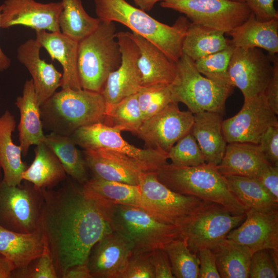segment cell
I'll return each instance as SVG.
<instances>
[{
	"instance_id": "cell-12",
	"label": "cell",
	"mask_w": 278,
	"mask_h": 278,
	"mask_svg": "<svg viewBox=\"0 0 278 278\" xmlns=\"http://www.w3.org/2000/svg\"><path fill=\"white\" fill-rule=\"evenodd\" d=\"M273 72L272 55L258 48L235 47L228 68L231 85L248 98L264 93Z\"/></svg>"
},
{
	"instance_id": "cell-31",
	"label": "cell",
	"mask_w": 278,
	"mask_h": 278,
	"mask_svg": "<svg viewBox=\"0 0 278 278\" xmlns=\"http://www.w3.org/2000/svg\"><path fill=\"white\" fill-rule=\"evenodd\" d=\"M81 186L84 193L94 201L141 206V191L139 185L93 177Z\"/></svg>"
},
{
	"instance_id": "cell-14",
	"label": "cell",
	"mask_w": 278,
	"mask_h": 278,
	"mask_svg": "<svg viewBox=\"0 0 278 278\" xmlns=\"http://www.w3.org/2000/svg\"><path fill=\"white\" fill-rule=\"evenodd\" d=\"M172 101L160 112L144 121L137 135L147 148L168 153L171 148L191 131L194 114L181 111Z\"/></svg>"
},
{
	"instance_id": "cell-56",
	"label": "cell",
	"mask_w": 278,
	"mask_h": 278,
	"mask_svg": "<svg viewBox=\"0 0 278 278\" xmlns=\"http://www.w3.org/2000/svg\"><path fill=\"white\" fill-rule=\"evenodd\" d=\"M233 1L239 2H246L245 0H232Z\"/></svg>"
},
{
	"instance_id": "cell-30",
	"label": "cell",
	"mask_w": 278,
	"mask_h": 278,
	"mask_svg": "<svg viewBox=\"0 0 278 278\" xmlns=\"http://www.w3.org/2000/svg\"><path fill=\"white\" fill-rule=\"evenodd\" d=\"M32 164L22 175L39 189H52L66 179V173L57 157L44 143L36 145Z\"/></svg>"
},
{
	"instance_id": "cell-15",
	"label": "cell",
	"mask_w": 278,
	"mask_h": 278,
	"mask_svg": "<svg viewBox=\"0 0 278 278\" xmlns=\"http://www.w3.org/2000/svg\"><path fill=\"white\" fill-rule=\"evenodd\" d=\"M121 51L118 67L108 76L100 92L106 105V111L125 98L137 93L142 87V77L137 61L138 46L130 32L116 33Z\"/></svg>"
},
{
	"instance_id": "cell-52",
	"label": "cell",
	"mask_w": 278,
	"mask_h": 278,
	"mask_svg": "<svg viewBox=\"0 0 278 278\" xmlns=\"http://www.w3.org/2000/svg\"><path fill=\"white\" fill-rule=\"evenodd\" d=\"M14 270V267L12 263L0 253V278H11Z\"/></svg>"
},
{
	"instance_id": "cell-40",
	"label": "cell",
	"mask_w": 278,
	"mask_h": 278,
	"mask_svg": "<svg viewBox=\"0 0 278 278\" xmlns=\"http://www.w3.org/2000/svg\"><path fill=\"white\" fill-rule=\"evenodd\" d=\"M171 84L141 87L137 94L143 122L173 101Z\"/></svg>"
},
{
	"instance_id": "cell-55",
	"label": "cell",
	"mask_w": 278,
	"mask_h": 278,
	"mask_svg": "<svg viewBox=\"0 0 278 278\" xmlns=\"http://www.w3.org/2000/svg\"><path fill=\"white\" fill-rule=\"evenodd\" d=\"M3 180V172L1 168L0 167V184L2 183Z\"/></svg>"
},
{
	"instance_id": "cell-22",
	"label": "cell",
	"mask_w": 278,
	"mask_h": 278,
	"mask_svg": "<svg viewBox=\"0 0 278 278\" xmlns=\"http://www.w3.org/2000/svg\"><path fill=\"white\" fill-rule=\"evenodd\" d=\"M36 40L63 69L61 87L74 90L82 89L77 69L78 42L61 31H35Z\"/></svg>"
},
{
	"instance_id": "cell-2",
	"label": "cell",
	"mask_w": 278,
	"mask_h": 278,
	"mask_svg": "<svg viewBox=\"0 0 278 278\" xmlns=\"http://www.w3.org/2000/svg\"><path fill=\"white\" fill-rule=\"evenodd\" d=\"M97 18L101 21L120 23L146 38L177 62L182 55V43L189 20L179 16L172 26L156 20L125 0H94Z\"/></svg>"
},
{
	"instance_id": "cell-29",
	"label": "cell",
	"mask_w": 278,
	"mask_h": 278,
	"mask_svg": "<svg viewBox=\"0 0 278 278\" xmlns=\"http://www.w3.org/2000/svg\"><path fill=\"white\" fill-rule=\"evenodd\" d=\"M41 226L31 233L9 230L0 225V253L13 265L14 269L27 265L44 250Z\"/></svg>"
},
{
	"instance_id": "cell-33",
	"label": "cell",
	"mask_w": 278,
	"mask_h": 278,
	"mask_svg": "<svg viewBox=\"0 0 278 278\" xmlns=\"http://www.w3.org/2000/svg\"><path fill=\"white\" fill-rule=\"evenodd\" d=\"M219 30L190 23L182 43V54L194 61L221 50L231 43Z\"/></svg>"
},
{
	"instance_id": "cell-5",
	"label": "cell",
	"mask_w": 278,
	"mask_h": 278,
	"mask_svg": "<svg viewBox=\"0 0 278 278\" xmlns=\"http://www.w3.org/2000/svg\"><path fill=\"white\" fill-rule=\"evenodd\" d=\"M114 22L100 21L91 33L78 42L77 69L82 89L100 93L109 75L121 62Z\"/></svg>"
},
{
	"instance_id": "cell-23",
	"label": "cell",
	"mask_w": 278,
	"mask_h": 278,
	"mask_svg": "<svg viewBox=\"0 0 278 278\" xmlns=\"http://www.w3.org/2000/svg\"><path fill=\"white\" fill-rule=\"evenodd\" d=\"M130 35L140 51L137 65L142 77V86L172 83L177 74L176 62L143 37L133 32Z\"/></svg>"
},
{
	"instance_id": "cell-20",
	"label": "cell",
	"mask_w": 278,
	"mask_h": 278,
	"mask_svg": "<svg viewBox=\"0 0 278 278\" xmlns=\"http://www.w3.org/2000/svg\"><path fill=\"white\" fill-rule=\"evenodd\" d=\"M226 238L248 247L253 252L278 249V211L248 209L244 220L231 230Z\"/></svg>"
},
{
	"instance_id": "cell-19",
	"label": "cell",
	"mask_w": 278,
	"mask_h": 278,
	"mask_svg": "<svg viewBox=\"0 0 278 278\" xmlns=\"http://www.w3.org/2000/svg\"><path fill=\"white\" fill-rule=\"evenodd\" d=\"M88 167L94 177L138 185L142 175L153 171L145 164L127 155L107 150H84Z\"/></svg>"
},
{
	"instance_id": "cell-37",
	"label": "cell",
	"mask_w": 278,
	"mask_h": 278,
	"mask_svg": "<svg viewBox=\"0 0 278 278\" xmlns=\"http://www.w3.org/2000/svg\"><path fill=\"white\" fill-rule=\"evenodd\" d=\"M102 123L120 132L128 131L137 135L143 123L137 93L111 107L106 111Z\"/></svg>"
},
{
	"instance_id": "cell-7",
	"label": "cell",
	"mask_w": 278,
	"mask_h": 278,
	"mask_svg": "<svg viewBox=\"0 0 278 278\" xmlns=\"http://www.w3.org/2000/svg\"><path fill=\"white\" fill-rule=\"evenodd\" d=\"M141 207L158 221L181 231L200 214L215 205L194 196L176 193L160 182L155 172L141 177Z\"/></svg>"
},
{
	"instance_id": "cell-42",
	"label": "cell",
	"mask_w": 278,
	"mask_h": 278,
	"mask_svg": "<svg viewBox=\"0 0 278 278\" xmlns=\"http://www.w3.org/2000/svg\"><path fill=\"white\" fill-rule=\"evenodd\" d=\"M277 276L278 249H261L253 253L249 277L276 278Z\"/></svg>"
},
{
	"instance_id": "cell-9",
	"label": "cell",
	"mask_w": 278,
	"mask_h": 278,
	"mask_svg": "<svg viewBox=\"0 0 278 278\" xmlns=\"http://www.w3.org/2000/svg\"><path fill=\"white\" fill-rule=\"evenodd\" d=\"M18 185L0 184V225L18 233H31L41 226L42 189L23 180Z\"/></svg>"
},
{
	"instance_id": "cell-45",
	"label": "cell",
	"mask_w": 278,
	"mask_h": 278,
	"mask_svg": "<svg viewBox=\"0 0 278 278\" xmlns=\"http://www.w3.org/2000/svg\"><path fill=\"white\" fill-rule=\"evenodd\" d=\"M257 145L268 163L278 166V124L268 127Z\"/></svg>"
},
{
	"instance_id": "cell-38",
	"label": "cell",
	"mask_w": 278,
	"mask_h": 278,
	"mask_svg": "<svg viewBox=\"0 0 278 278\" xmlns=\"http://www.w3.org/2000/svg\"><path fill=\"white\" fill-rule=\"evenodd\" d=\"M163 248L168 257L175 278H198V258L182 237L169 241Z\"/></svg>"
},
{
	"instance_id": "cell-11",
	"label": "cell",
	"mask_w": 278,
	"mask_h": 278,
	"mask_svg": "<svg viewBox=\"0 0 278 278\" xmlns=\"http://www.w3.org/2000/svg\"><path fill=\"white\" fill-rule=\"evenodd\" d=\"M120 133L116 129L98 123L80 127L70 136L84 150L105 149L119 152L145 164L155 172L167 163L168 153L150 148H137L125 141Z\"/></svg>"
},
{
	"instance_id": "cell-34",
	"label": "cell",
	"mask_w": 278,
	"mask_h": 278,
	"mask_svg": "<svg viewBox=\"0 0 278 278\" xmlns=\"http://www.w3.org/2000/svg\"><path fill=\"white\" fill-rule=\"evenodd\" d=\"M229 190L248 209L259 211H278L275 200L254 178L222 175Z\"/></svg>"
},
{
	"instance_id": "cell-50",
	"label": "cell",
	"mask_w": 278,
	"mask_h": 278,
	"mask_svg": "<svg viewBox=\"0 0 278 278\" xmlns=\"http://www.w3.org/2000/svg\"><path fill=\"white\" fill-rule=\"evenodd\" d=\"M256 179L267 192L278 201V166L269 164L267 168Z\"/></svg>"
},
{
	"instance_id": "cell-41",
	"label": "cell",
	"mask_w": 278,
	"mask_h": 278,
	"mask_svg": "<svg viewBox=\"0 0 278 278\" xmlns=\"http://www.w3.org/2000/svg\"><path fill=\"white\" fill-rule=\"evenodd\" d=\"M168 157L171 164L177 166H194L206 163L205 157L190 132L171 148Z\"/></svg>"
},
{
	"instance_id": "cell-35",
	"label": "cell",
	"mask_w": 278,
	"mask_h": 278,
	"mask_svg": "<svg viewBox=\"0 0 278 278\" xmlns=\"http://www.w3.org/2000/svg\"><path fill=\"white\" fill-rule=\"evenodd\" d=\"M43 142L53 151L66 174L83 185L88 180V166L84 157L70 136L50 132L45 135Z\"/></svg>"
},
{
	"instance_id": "cell-1",
	"label": "cell",
	"mask_w": 278,
	"mask_h": 278,
	"mask_svg": "<svg viewBox=\"0 0 278 278\" xmlns=\"http://www.w3.org/2000/svg\"><path fill=\"white\" fill-rule=\"evenodd\" d=\"M41 229L44 247L58 278L71 267L86 264L94 245L113 230L92 199L72 182L42 189Z\"/></svg>"
},
{
	"instance_id": "cell-32",
	"label": "cell",
	"mask_w": 278,
	"mask_h": 278,
	"mask_svg": "<svg viewBox=\"0 0 278 278\" xmlns=\"http://www.w3.org/2000/svg\"><path fill=\"white\" fill-rule=\"evenodd\" d=\"M211 250L215 255L221 277H249V266L253 253L249 248L225 238Z\"/></svg>"
},
{
	"instance_id": "cell-18",
	"label": "cell",
	"mask_w": 278,
	"mask_h": 278,
	"mask_svg": "<svg viewBox=\"0 0 278 278\" xmlns=\"http://www.w3.org/2000/svg\"><path fill=\"white\" fill-rule=\"evenodd\" d=\"M133 251L131 242L113 230L94 245L86 264L93 278H120Z\"/></svg>"
},
{
	"instance_id": "cell-54",
	"label": "cell",
	"mask_w": 278,
	"mask_h": 278,
	"mask_svg": "<svg viewBox=\"0 0 278 278\" xmlns=\"http://www.w3.org/2000/svg\"><path fill=\"white\" fill-rule=\"evenodd\" d=\"M3 5H0V21L1 14ZM11 62L10 58L3 52L0 47V72L7 70L11 65Z\"/></svg>"
},
{
	"instance_id": "cell-8",
	"label": "cell",
	"mask_w": 278,
	"mask_h": 278,
	"mask_svg": "<svg viewBox=\"0 0 278 278\" xmlns=\"http://www.w3.org/2000/svg\"><path fill=\"white\" fill-rule=\"evenodd\" d=\"M176 64V77L171 84L173 101L184 103L193 114L208 111L223 115L233 89L220 86L202 75L185 55Z\"/></svg>"
},
{
	"instance_id": "cell-26",
	"label": "cell",
	"mask_w": 278,
	"mask_h": 278,
	"mask_svg": "<svg viewBox=\"0 0 278 278\" xmlns=\"http://www.w3.org/2000/svg\"><path fill=\"white\" fill-rule=\"evenodd\" d=\"M222 115L208 111L194 114V121L190 131L206 163L215 166L221 162L228 144L222 130Z\"/></svg>"
},
{
	"instance_id": "cell-16",
	"label": "cell",
	"mask_w": 278,
	"mask_h": 278,
	"mask_svg": "<svg viewBox=\"0 0 278 278\" xmlns=\"http://www.w3.org/2000/svg\"><path fill=\"white\" fill-rule=\"evenodd\" d=\"M246 214L233 215L216 204L193 220L182 231L181 237L194 253L202 248L212 249L225 238L228 233L239 226Z\"/></svg>"
},
{
	"instance_id": "cell-25",
	"label": "cell",
	"mask_w": 278,
	"mask_h": 278,
	"mask_svg": "<svg viewBox=\"0 0 278 278\" xmlns=\"http://www.w3.org/2000/svg\"><path fill=\"white\" fill-rule=\"evenodd\" d=\"M269 164L257 144L233 142L227 144L223 158L217 165V168L222 175L257 178Z\"/></svg>"
},
{
	"instance_id": "cell-24",
	"label": "cell",
	"mask_w": 278,
	"mask_h": 278,
	"mask_svg": "<svg viewBox=\"0 0 278 278\" xmlns=\"http://www.w3.org/2000/svg\"><path fill=\"white\" fill-rule=\"evenodd\" d=\"M15 105L20 113L18 126L22 155L26 156L30 146L43 142L45 135L41 117L40 105L32 79L25 82L22 95L16 98Z\"/></svg>"
},
{
	"instance_id": "cell-36",
	"label": "cell",
	"mask_w": 278,
	"mask_h": 278,
	"mask_svg": "<svg viewBox=\"0 0 278 278\" xmlns=\"http://www.w3.org/2000/svg\"><path fill=\"white\" fill-rule=\"evenodd\" d=\"M62 9L59 15L60 31L79 42L93 32L100 20L90 16L81 0H62Z\"/></svg>"
},
{
	"instance_id": "cell-39",
	"label": "cell",
	"mask_w": 278,
	"mask_h": 278,
	"mask_svg": "<svg viewBox=\"0 0 278 278\" xmlns=\"http://www.w3.org/2000/svg\"><path fill=\"white\" fill-rule=\"evenodd\" d=\"M235 48L231 43L224 49L194 61L196 69L217 84L233 89L229 80L228 68Z\"/></svg>"
},
{
	"instance_id": "cell-46",
	"label": "cell",
	"mask_w": 278,
	"mask_h": 278,
	"mask_svg": "<svg viewBox=\"0 0 278 278\" xmlns=\"http://www.w3.org/2000/svg\"><path fill=\"white\" fill-rule=\"evenodd\" d=\"M199 259L198 278H220L214 252L209 248H202L197 253Z\"/></svg>"
},
{
	"instance_id": "cell-27",
	"label": "cell",
	"mask_w": 278,
	"mask_h": 278,
	"mask_svg": "<svg viewBox=\"0 0 278 278\" xmlns=\"http://www.w3.org/2000/svg\"><path fill=\"white\" fill-rule=\"evenodd\" d=\"M235 47L258 48L269 54L278 53V15L272 19L262 22L251 12L248 19L228 34Z\"/></svg>"
},
{
	"instance_id": "cell-6",
	"label": "cell",
	"mask_w": 278,
	"mask_h": 278,
	"mask_svg": "<svg viewBox=\"0 0 278 278\" xmlns=\"http://www.w3.org/2000/svg\"><path fill=\"white\" fill-rule=\"evenodd\" d=\"M94 202L112 230L131 242L133 251H151L181 237L179 229L158 221L141 207Z\"/></svg>"
},
{
	"instance_id": "cell-4",
	"label": "cell",
	"mask_w": 278,
	"mask_h": 278,
	"mask_svg": "<svg viewBox=\"0 0 278 278\" xmlns=\"http://www.w3.org/2000/svg\"><path fill=\"white\" fill-rule=\"evenodd\" d=\"M40 111L43 127L70 136L80 127L103 123L106 105L101 93L62 89L40 106Z\"/></svg>"
},
{
	"instance_id": "cell-47",
	"label": "cell",
	"mask_w": 278,
	"mask_h": 278,
	"mask_svg": "<svg viewBox=\"0 0 278 278\" xmlns=\"http://www.w3.org/2000/svg\"><path fill=\"white\" fill-rule=\"evenodd\" d=\"M150 259L154 269L155 278H175L168 257L163 248L150 252Z\"/></svg>"
},
{
	"instance_id": "cell-10",
	"label": "cell",
	"mask_w": 278,
	"mask_h": 278,
	"mask_svg": "<svg viewBox=\"0 0 278 278\" xmlns=\"http://www.w3.org/2000/svg\"><path fill=\"white\" fill-rule=\"evenodd\" d=\"M160 5L185 14L191 23L227 34L245 22L251 13L246 2L232 0H164Z\"/></svg>"
},
{
	"instance_id": "cell-49",
	"label": "cell",
	"mask_w": 278,
	"mask_h": 278,
	"mask_svg": "<svg viewBox=\"0 0 278 278\" xmlns=\"http://www.w3.org/2000/svg\"><path fill=\"white\" fill-rule=\"evenodd\" d=\"M273 72L270 81L264 92L267 102L278 114V58L277 55H272Z\"/></svg>"
},
{
	"instance_id": "cell-44",
	"label": "cell",
	"mask_w": 278,
	"mask_h": 278,
	"mask_svg": "<svg viewBox=\"0 0 278 278\" xmlns=\"http://www.w3.org/2000/svg\"><path fill=\"white\" fill-rule=\"evenodd\" d=\"M151 251H133L120 278H155Z\"/></svg>"
},
{
	"instance_id": "cell-28",
	"label": "cell",
	"mask_w": 278,
	"mask_h": 278,
	"mask_svg": "<svg viewBox=\"0 0 278 278\" xmlns=\"http://www.w3.org/2000/svg\"><path fill=\"white\" fill-rule=\"evenodd\" d=\"M15 127L13 115L6 110L0 117V167L3 172L2 182L10 186L22 183V175L28 167L22 161L20 145H15L12 140Z\"/></svg>"
},
{
	"instance_id": "cell-13",
	"label": "cell",
	"mask_w": 278,
	"mask_h": 278,
	"mask_svg": "<svg viewBox=\"0 0 278 278\" xmlns=\"http://www.w3.org/2000/svg\"><path fill=\"white\" fill-rule=\"evenodd\" d=\"M277 124V115L262 94L245 98L240 110L234 116L223 120L222 130L227 143L257 144L265 131L270 126Z\"/></svg>"
},
{
	"instance_id": "cell-51",
	"label": "cell",
	"mask_w": 278,
	"mask_h": 278,
	"mask_svg": "<svg viewBox=\"0 0 278 278\" xmlns=\"http://www.w3.org/2000/svg\"><path fill=\"white\" fill-rule=\"evenodd\" d=\"M63 278H93L86 264H79L70 267Z\"/></svg>"
},
{
	"instance_id": "cell-43",
	"label": "cell",
	"mask_w": 278,
	"mask_h": 278,
	"mask_svg": "<svg viewBox=\"0 0 278 278\" xmlns=\"http://www.w3.org/2000/svg\"><path fill=\"white\" fill-rule=\"evenodd\" d=\"M11 278H58L54 262L45 247L42 254L27 265L14 269Z\"/></svg>"
},
{
	"instance_id": "cell-21",
	"label": "cell",
	"mask_w": 278,
	"mask_h": 278,
	"mask_svg": "<svg viewBox=\"0 0 278 278\" xmlns=\"http://www.w3.org/2000/svg\"><path fill=\"white\" fill-rule=\"evenodd\" d=\"M41 46L37 40L29 39L17 48L18 61L32 77L34 91L41 106L61 86L62 73L40 57Z\"/></svg>"
},
{
	"instance_id": "cell-48",
	"label": "cell",
	"mask_w": 278,
	"mask_h": 278,
	"mask_svg": "<svg viewBox=\"0 0 278 278\" xmlns=\"http://www.w3.org/2000/svg\"><path fill=\"white\" fill-rule=\"evenodd\" d=\"M275 1L277 0H245V2L256 20L264 22L278 15L274 6Z\"/></svg>"
},
{
	"instance_id": "cell-17",
	"label": "cell",
	"mask_w": 278,
	"mask_h": 278,
	"mask_svg": "<svg viewBox=\"0 0 278 278\" xmlns=\"http://www.w3.org/2000/svg\"><path fill=\"white\" fill-rule=\"evenodd\" d=\"M0 28L23 25L37 30L60 31L61 1L42 3L35 0H5L2 4Z\"/></svg>"
},
{
	"instance_id": "cell-53",
	"label": "cell",
	"mask_w": 278,
	"mask_h": 278,
	"mask_svg": "<svg viewBox=\"0 0 278 278\" xmlns=\"http://www.w3.org/2000/svg\"><path fill=\"white\" fill-rule=\"evenodd\" d=\"M163 1L164 0H133L135 5L145 12L150 11L157 2Z\"/></svg>"
},
{
	"instance_id": "cell-3",
	"label": "cell",
	"mask_w": 278,
	"mask_h": 278,
	"mask_svg": "<svg viewBox=\"0 0 278 278\" xmlns=\"http://www.w3.org/2000/svg\"><path fill=\"white\" fill-rule=\"evenodd\" d=\"M158 180L170 190L219 204L233 215L248 210L229 190L217 166L208 163L194 166L166 164L156 172Z\"/></svg>"
}]
</instances>
